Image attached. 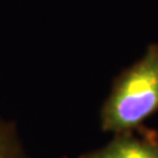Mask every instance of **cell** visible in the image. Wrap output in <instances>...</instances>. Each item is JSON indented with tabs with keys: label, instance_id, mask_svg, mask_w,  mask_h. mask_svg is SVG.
<instances>
[{
	"label": "cell",
	"instance_id": "obj_1",
	"mask_svg": "<svg viewBox=\"0 0 158 158\" xmlns=\"http://www.w3.org/2000/svg\"><path fill=\"white\" fill-rule=\"evenodd\" d=\"M158 111V45L115 79L100 111L103 131L121 134L144 129V122Z\"/></svg>",
	"mask_w": 158,
	"mask_h": 158
},
{
	"label": "cell",
	"instance_id": "obj_2",
	"mask_svg": "<svg viewBox=\"0 0 158 158\" xmlns=\"http://www.w3.org/2000/svg\"><path fill=\"white\" fill-rule=\"evenodd\" d=\"M79 158H158V134L147 128L115 134L104 147Z\"/></svg>",
	"mask_w": 158,
	"mask_h": 158
},
{
	"label": "cell",
	"instance_id": "obj_3",
	"mask_svg": "<svg viewBox=\"0 0 158 158\" xmlns=\"http://www.w3.org/2000/svg\"><path fill=\"white\" fill-rule=\"evenodd\" d=\"M0 158H29L15 125L0 118Z\"/></svg>",
	"mask_w": 158,
	"mask_h": 158
}]
</instances>
